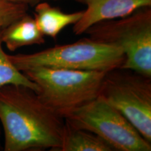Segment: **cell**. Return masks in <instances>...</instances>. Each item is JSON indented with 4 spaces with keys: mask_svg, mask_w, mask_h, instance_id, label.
Wrapping results in <instances>:
<instances>
[{
    "mask_svg": "<svg viewBox=\"0 0 151 151\" xmlns=\"http://www.w3.org/2000/svg\"><path fill=\"white\" fill-rule=\"evenodd\" d=\"M99 96L151 143V78L129 69H112L106 73Z\"/></svg>",
    "mask_w": 151,
    "mask_h": 151,
    "instance_id": "5",
    "label": "cell"
},
{
    "mask_svg": "<svg viewBox=\"0 0 151 151\" xmlns=\"http://www.w3.org/2000/svg\"><path fill=\"white\" fill-rule=\"evenodd\" d=\"M9 1L17 4H26L27 6L32 5L35 6L37 4L43 2V1H49V0H8ZM52 1H60V0H52ZM68 1H75V2L80 3V4H84V0H68Z\"/></svg>",
    "mask_w": 151,
    "mask_h": 151,
    "instance_id": "13",
    "label": "cell"
},
{
    "mask_svg": "<svg viewBox=\"0 0 151 151\" xmlns=\"http://www.w3.org/2000/svg\"><path fill=\"white\" fill-rule=\"evenodd\" d=\"M29 6L17 4L8 0H0V28L8 26L11 22L27 14Z\"/></svg>",
    "mask_w": 151,
    "mask_h": 151,
    "instance_id": "12",
    "label": "cell"
},
{
    "mask_svg": "<svg viewBox=\"0 0 151 151\" xmlns=\"http://www.w3.org/2000/svg\"><path fill=\"white\" fill-rule=\"evenodd\" d=\"M1 29L0 28V87L9 84L22 85L38 92L39 88L35 83L18 70L9 59L2 48Z\"/></svg>",
    "mask_w": 151,
    "mask_h": 151,
    "instance_id": "11",
    "label": "cell"
},
{
    "mask_svg": "<svg viewBox=\"0 0 151 151\" xmlns=\"http://www.w3.org/2000/svg\"><path fill=\"white\" fill-rule=\"evenodd\" d=\"M58 151H114V149L99 136L65 120L62 145Z\"/></svg>",
    "mask_w": 151,
    "mask_h": 151,
    "instance_id": "10",
    "label": "cell"
},
{
    "mask_svg": "<svg viewBox=\"0 0 151 151\" xmlns=\"http://www.w3.org/2000/svg\"><path fill=\"white\" fill-rule=\"evenodd\" d=\"M84 34L91 40L121 49L125 59L120 68L151 78V6L97 22Z\"/></svg>",
    "mask_w": 151,
    "mask_h": 151,
    "instance_id": "4",
    "label": "cell"
},
{
    "mask_svg": "<svg viewBox=\"0 0 151 151\" xmlns=\"http://www.w3.org/2000/svg\"><path fill=\"white\" fill-rule=\"evenodd\" d=\"M83 14V11L63 12L58 7L52 6L46 1H43L35 5L34 18L43 35L56 39L62 29L76 23Z\"/></svg>",
    "mask_w": 151,
    "mask_h": 151,
    "instance_id": "9",
    "label": "cell"
},
{
    "mask_svg": "<svg viewBox=\"0 0 151 151\" xmlns=\"http://www.w3.org/2000/svg\"><path fill=\"white\" fill-rule=\"evenodd\" d=\"M44 37L34 17L27 14L1 29V41L11 52L24 46L43 44Z\"/></svg>",
    "mask_w": 151,
    "mask_h": 151,
    "instance_id": "8",
    "label": "cell"
},
{
    "mask_svg": "<svg viewBox=\"0 0 151 151\" xmlns=\"http://www.w3.org/2000/svg\"><path fill=\"white\" fill-rule=\"evenodd\" d=\"M8 55L21 72L36 67L109 71L121 67L125 59L120 48L97 42L88 37L34 53Z\"/></svg>",
    "mask_w": 151,
    "mask_h": 151,
    "instance_id": "3",
    "label": "cell"
},
{
    "mask_svg": "<svg viewBox=\"0 0 151 151\" xmlns=\"http://www.w3.org/2000/svg\"><path fill=\"white\" fill-rule=\"evenodd\" d=\"M84 4L86 9L73 24L76 35H83L97 22L123 18L142 7L151 6V0H84Z\"/></svg>",
    "mask_w": 151,
    "mask_h": 151,
    "instance_id": "7",
    "label": "cell"
},
{
    "mask_svg": "<svg viewBox=\"0 0 151 151\" xmlns=\"http://www.w3.org/2000/svg\"><path fill=\"white\" fill-rule=\"evenodd\" d=\"M0 122L5 151H58L61 147L65 118L28 87H0Z\"/></svg>",
    "mask_w": 151,
    "mask_h": 151,
    "instance_id": "1",
    "label": "cell"
},
{
    "mask_svg": "<svg viewBox=\"0 0 151 151\" xmlns=\"http://www.w3.org/2000/svg\"><path fill=\"white\" fill-rule=\"evenodd\" d=\"M106 72L36 67L22 73L37 85L43 102L64 118L99 97Z\"/></svg>",
    "mask_w": 151,
    "mask_h": 151,
    "instance_id": "2",
    "label": "cell"
},
{
    "mask_svg": "<svg viewBox=\"0 0 151 151\" xmlns=\"http://www.w3.org/2000/svg\"><path fill=\"white\" fill-rule=\"evenodd\" d=\"M64 118L76 127L99 136L114 150H151V143L120 111L99 96L67 113Z\"/></svg>",
    "mask_w": 151,
    "mask_h": 151,
    "instance_id": "6",
    "label": "cell"
}]
</instances>
